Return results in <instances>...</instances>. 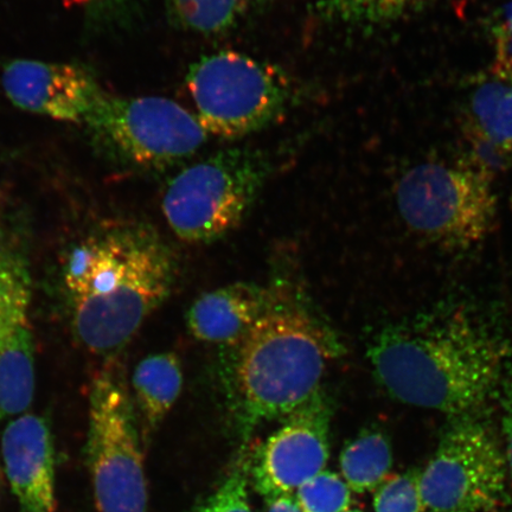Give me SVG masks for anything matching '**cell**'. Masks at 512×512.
Instances as JSON below:
<instances>
[{
    "mask_svg": "<svg viewBox=\"0 0 512 512\" xmlns=\"http://www.w3.org/2000/svg\"><path fill=\"white\" fill-rule=\"evenodd\" d=\"M175 275L174 255L149 224H102L63 266L74 336L94 355L117 354L170 296Z\"/></svg>",
    "mask_w": 512,
    "mask_h": 512,
    "instance_id": "obj_1",
    "label": "cell"
},
{
    "mask_svg": "<svg viewBox=\"0 0 512 512\" xmlns=\"http://www.w3.org/2000/svg\"><path fill=\"white\" fill-rule=\"evenodd\" d=\"M507 354L491 332L458 312L387 326L367 349L390 398L457 418L473 415L495 392Z\"/></svg>",
    "mask_w": 512,
    "mask_h": 512,
    "instance_id": "obj_2",
    "label": "cell"
},
{
    "mask_svg": "<svg viewBox=\"0 0 512 512\" xmlns=\"http://www.w3.org/2000/svg\"><path fill=\"white\" fill-rule=\"evenodd\" d=\"M235 390L242 437L285 418L322 389L329 363L343 354L334 332L284 290L270 300L238 345Z\"/></svg>",
    "mask_w": 512,
    "mask_h": 512,
    "instance_id": "obj_3",
    "label": "cell"
},
{
    "mask_svg": "<svg viewBox=\"0 0 512 512\" xmlns=\"http://www.w3.org/2000/svg\"><path fill=\"white\" fill-rule=\"evenodd\" d=\"M270 174L265 153L249 147L216 152L166 184L165 220L189 245L217 241L239 227Z\"/></svg>",
    "mask_w": 512,
    "mask_h": 512,
    "instance_id": "obj_4",
    "label": "cell"
},
{
    "mask_svg": "<svg viewBox=\"0 0 512 512\" xmlns=\"http://www.w3.org/2000/svg\"><path fill=\"white\" fill-rule=\"evenodd\" d=\"M83 125L102 158L134 170L170 168L195 155L208 138L195 115L162 96L105 92Z\"/></svg>",
    "mask_w": 512,
    "mask_h": 512,
    "instance_id": "obj_5",
    "label": "cell"
},
{
    "mask_svg": "<svg viewBox=\"0 0 512 512\" xmlns=\"http://www.w3.org/2000/svg\"><path fill=\"white\" fill-rule=\"evenodd\" d=\"M185 81L204 130L226 139L246 137L275 123L293 94L283 70L238 51L202 57L189 68Z\"/></svg>",
    "mask_w": 512,
    "mask_h": 512,
    "instance_id": "obj_6",
    "label": "cell"
},
{
    "mask_svg": "<svg viewBox=\"0 0 512 512\" xmlns=\"http://www.w3.org/2000/svg\"><path fill=\"white\" fill-rule=\"evenodd\" d=\"M396 203L413 232L446 249L476 246L497 216L490 172L471 166L416 165L400 178Z\"/></svg>",
    "mask_w": 512,
    "mask_h": 512,
    "instance_id": "obj_7",
    "label": "cell"
},
{
    "mask_svg": "<svg viewBox=\"0 0 512 512\" xmlns=\"http://www.w3.org/2000/svg\"><path fill=\"white\" fill-rule=\"evenodd\" d=\"M86 458L98 512H147L144 458L133 402L117 376L96 377Z\"/></svg>",
    "mask_w": 512,
    "mask_h": 512,
    "instance_id": "obj_8",
    "label": "cell"
},
{
    "mask_svg": "<svg viewBox=\"0 0 512 512\" xmlns=\"http://www.w3.org/2000/svg\"><path fill=\"white\" fill-rule=\"evenodd\" d=\"M509 475L494 434L473 415L447 428L424 471L420 491L428 512H491L502 503Z\"/></svg>",
    "mask_w": 512,
    "mask_h": 512,
    "instance_id": "obj_9",
    "label": "cell"
},
{
    "mask_svg": "<svg viewBox=\"0 0 512 512\" xmlns=\"http://www.w3.org/2000/svg\"><path fill=\"white\" fill-rule=\"evenodd\" d=\"M332 406L322 389L285 416L283 425L259 448L248 473L266 499L292 494L324 471L330 454Z\"/></svg>",
    "mask_w": 512,
    "mask_h": 512,
    "instance_id": "obj_10",
    "label": "cell"
},
{
    "mask_svg": "<svg viewBox=\"0 0 512 512\" xmlns=\"http://www.w3.org/2000/svg\"><path fill=\"white\" fill-rule=\"evenodd\" d=\"M30 273L12 245L0 283V420L27 412L35 394Z\"/></svg>",
    "mask_w": 512,
    "mask_h": 512,
    "instance_id": "obj_11",
    "label": "cell"
},
{
    "mask_svg": "<svg viewBox=\"0 0 512 512\" xmlns=\"http://www.w3.org/2000/svg\"><path fill=\"white\" fill-rule=\"evenodd\" d=\"M2 86L19 110L75 124H83L105 93L78 64L24 59L5 63Z\"/></svg>",
    "mask_w": 512,
    "mask_h": 512,
    "instance_id": "obj_12",
    "label": "cell"
},
{
    "mask_svg": "<svg viewBox=\"0 0 512 512\" xmlns=\"http://www.w3.org/2000/svg\"><path fill=\"white\" fill-rule=\"evenodd\" d=\"M6 477L21 512H55V446L47 418L22 414L2 437Z\"/></svg>",
    "mask_w": 512,
    "mask_h": 512,
    "instance_id": "obj_13",
    "label": "cell"
},
{
    "mask_svg": "<svg viewBox=\"0 0 512 512\" xmlns=\"http://www.w3.org/2000/svg\"><path fill=\"white\" fill-rule=\"evenodd\" d=\"M271 290L235 283L202 294L190 306V335L204 343L239 345L270 300Z\"/></svg>",
    "mask_w": 512,
    "mask_h": 512,
    "instance_id": "obj_14",
    "label": "cell"
},
{
    "mask_svg": "<svg viewBox=\"0 0 512 512\" xmlns=\"http://www.w3.org/2000/svg\"><path fill=\"white\" fill-rule=\"evenodd\" d=\"M464 124L483 169H512V82L494 75L476 83L465 101Z\"/></svg>",
    "mask_w": 512,
    "mask_h": 512,
    "instance_id": "obj_15",
    "label": "cell"
},
{
    "mask_svg": "<svg viewBox=\"0 0 512 512\" xmlns=\"http://www.w3.org/2000/svg\"><path fill=\"white\" fill-rule=\"evenodd\" d=\"M134 400L149 428L157 427L182 392V363L175 352H160L139 362L132 377Z\"/></svg>",
    "mask_w": 512,
    "mask_h": 512,
    "instance_id": "obj_16",
    "label": "cell"
},
{
    "mask_svg": "<svg viewBox=\"0 0 512 512\" xmlns=\"http://www.w3.org/2000/svg\"><path fill=\"white\" fill-rule=\"evenodd\" d=\"M339 465L345 483L357 494L373 491L388 478L393 452L387 435L366 430L343 448Z\"/></svg>",
    "mask_w": 512,
    "mask_h": 512,
    "instance_id": "obj_17",
    "label": "cell"
},
{
    "mask_svg": "<svg viewBox=\"0 0 512 512\" xmlns=\"http://www.w3.org/2000/svg\"><path fill=\"white\" fill-rule=\"evenodd\" d=\"M432 0H319L318 9L332 22L375 27L425 8Z\"/></svg>",
    "mask_w": 512,
    "mask_h": 512,
    "instance_id": "obj_18",
    "label": "cell"
},
{
    "mask_svg": "<svg viewBox=\"0 0 512 512\" xmlns=\"http://www.w3.org/2000/svg\"><path fill=\"white\" fill-rule=\"evenodd\" d=\"M172 17L191 31L220 34L232 28L247 9V0H166Z\"/></svg>",
    "mask_w": 512,
    "mask_h": 512,
    "instance_id": "obj_19",
    "label": "cell"
},
{
    "mask_svg": "<svg viewBox=\"0 0 512 512\" xmlns=\"http://www.w3.org/2000/svg\"><path fill=\"white\" fill-rule=\"evenodd\" d=\"M302 512H345L350 509L351 490L335 472L322 471L297 490Z\"/></svg>",
    "mask_w": 512,
    "mask_h": 512,
    "instance_id": "obj_20",
    "label": "cell"
},
{
    "mask_svg": "<svg viewBox=\"0 0 512 512\" xmlns=\"http://www.w3.org/2000/svg\"><path fill=\"white\" fill-rule=\"evenodd\" d=\"M375 512H425L420 491V472L388 477L376 489Z\"/></svg>",
    "mask_w": 512,
    "mask_h": 512,
    "instance_id": "obj_21",
    "label": "cell"
},
{
    "mask_svg": "<svg viewBox=\"0 0 512 512\" xmlns=\"http://www.w3.org/2000/svg\"><path fill=\"white\" fill-rule=\"evenodd\" d=\"M93 32L130 25L139 12L140 0H74Z\"/></svg>",
    "mask_w": 512,
    "mask_h": 512,
    "instance_id": "obj_22",
    "label": "cell"
},
{
    "mask_svg": "<svg viewBox=\"0 0 512 512\" xmlns=\"http://www.w3.org/2000/svg\"><path fill=\"white\" fill-rule=\"evenodd\" d=\"M248 464L240 463L197 512H253L247 491Z\"/></svg>",
    "mask_w": 512,
    "mask_h": 512,
    "instance_id": "obj_23",
    "label": "cell"
},
{
    "mask_svg": "<svg viewBox=\"0 0 512 512\" xmlns=\"http://www.w3.org/2000/svg\"><path fill=\"white\" fill-rule=\"evenodd\" d=\"M490 31L495 50L494 75L512 82V2L497 11Z\"/></svg>",
    "mask_w": 512,
    "mask_h": 512,
    "instance_id": "obj_24",
    "label": "cell"
},
{
    "mask_svg": "<svg viewBox=\"0 0 512 512\" xmlns=\"http://www.w3.org/2000/svg\"><path fill=\"white\" fill-rule=\"evenodd\" d=\"M503 413V434H504V453L507 458L508 471L512 479V383L508 389L504 400Z\"/></svg>",
    "mask_w": 512,
    "mask_h": 512,
    "instance_id": "obj_25",
    "label": "cell"
},
{
    "mask_svg": "<svg viewBox=\"0 0 512 512\" xmlns=\"http://www.w3.org/2000/svg\"><path fill=\"white\" fill-rule=\"evenodd\" d=\"M6 219H8V217H6V208L3 206V203H0V283H2V275L6 258H8V254L12 247Z\"/></svg>",
    "mask_w": 512,
    "mask_h": 512,
    "instance_id": "obj_26",
    "label": "cell"
},
{
    "mask_svg": "<svg viewBox=\"0 0 512 512\" xmlns=\"http://www.w3.org/2000/svg\"><path fill=\"white\" fill-rule=\"evenodd\" d=\"M266 512H302L296 497L291 494L281 495L267 499Z\"/></svg>",
    "mask_w": 512,
    "mask_h": 512,
    "instance_id": "obj_27",
    "label": "cell"
},
{
    "mask_svg": "<svg viewBox=\"0 0 512 512\" xmlns=\"http://www.w3.org/2000/svg\"><path fill=\"white\" fill-rule=\"evenodd\" d=\"M345 512H362V511H360V510H350L349 509L348 511H345Z\"/></svg>",
    "mask_w": 512,
    "mask_h": 512,
    "instance_id": "obj_28",
    "label": "cell"
}]
</instances>
